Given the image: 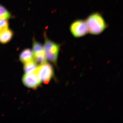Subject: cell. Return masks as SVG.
Returning a JSON list of instances; mask_svg holds the SVG:
<instances>
[{
    "instance_id": "obj_1",
    "label": "cell",
    "mask_w": 123,
    "mask_h": 123,
    "mask_svg": "<svg viewBox=\"0 0 123 123\" xmlns=\"http://www.w3.org/2000/svg\"><path fill=\"white\" fill-rule=\"evenodd\" d=\"M85 21L88 33L92 35L100 34L107 27V24L103 17L98 12L89 15Z\"/></svg>"
},
{
    "instance_id": "obj_2",
    "label": "cell",
    "mask_w": 123,
    "mask_h": 123,
    "mask_svg": "<svg viewBox=\"0 0 123 123\" xmlns=\"http://www.w3.org/2000/svg\"><path fill=\"white\" fill-rule=\"evenodd\" d=\"M44 37L45 41L43 47L46 58L50 62L56 64L60 49V44L49 39L46 34H44Z\"/></svg>"
},
{
    "instance_id": "obj_3",
    "label": "cell",
    "mask_w": 123,
    "mask_h": 123,
    "mask_svg": "<svg viewBox=\"0 0 123 123\" xmlns=\"http://www.w3.org/2000/svg\"><path fill=\"white\" fill-rule=\"evenodd\" d=\"M35 73L41 81L45 84L49 82L54 74L52 66L46 62L38 67Z\"/></svg>"
},
{
    "instance_id": "obj_4",
    "label": "cell",
    "mask_w": 123,
    "mask_h": 123,
    "mask_svg": "<svg viewBox=\"0 0 123 123\" xmlns=\"http://www.w3.org/2000/svg\"><path fill=\"white\" fill-rule=\"evenodd\" d=\"M70 29L72 34L76 38L82 37L88 33L85 21L81 19L74 21L71 24Z\"/></svg>"
},
{
    "instance_id": "obj_5",
    "label": "cell",
    "mask_w": 123,
    "mask_h": 123,
    "mask_svg": "<svg viewBox=\"0 0 123 123\" xmlns=\"http://www.w3.org/2000/svg\"><path fill=\"white\" fill-rule=\"evenodd\" d=\"M23 83L29 88H36L41 84V81L34 73H26L23 76Z\"/></svg>"
},
{
    "instance_id": "obj_6",
    "label": "cell",
    "mask_w": 123,
    "mask_h": 123,
    "mask_svg": "<svg viewBox=\"0 0 123 123\" xmlns=\"http://www.w3.org/2000/svg\"><path fill=\"white\" fill-rule=\"evenodd\" d=\"M13 35V31L9 28L0 32V43L3 44L7 43L11 40Z\"/></svg>"
},
{
    "instance_id": "obj_7",
    "label": "cell",
    "mask_w": 123,
    "mask_h": 123,
    "mask_svg": "<svg viewBox=\"0 0 123 123\" xmlns=\"http://www.w3.org/2000/svg\"><path fill=\"white\" fill-rule=\"evenodd\" d=\"M19 59L21 62L25 64L33 59V51L31 49H25L21 52L19 55Z\"/></svg>"
},
{
    "instance_id": "obj_8",
    "label": "cell",
    "mask_w": 123,
    "mask_h": 123,
    "mask_svg": "<svg viewBox=\"0 0 123 123\" xmlns=\"http://www.w3.org/2000/svg\"><path fill=\"white\" fill-rule=\"evenodd\" d=\"M24 64V70L26 73H34L38 67L36 62L33 59Z\"/></svg>"
},
{
    "instance_id": "obj_9",
    "label": "cell",
    "mask_w": 123,
    "mask_h": 123,
    "mask_svg": "<svg viewBox=\"0 0 123 123\" xmlns=\"http://www.w3.org/2000/svg\"><path fill=\"white\" fill-rule=\"evenodd\" d=\"M11 13L3 6L0 4V19H9L12 18Z\"/></svg>"
},
{
    "instance_id": "obj_10",
    "label": "cell",
    "mask_w": 123,
    "mask_h": 123,
    "mask_svg": "<svg viewBox=\"0 0 123 123\" xmlns=\"http://www.w3.org/2000/svg\"><path fill=\"white\" fill-rule=\"evenodd\" d=\"M43 50V46L42 44L36 41L35 38H33L32 46V51L33 53H36Z\"/></svg>"
},
{
    "instance_id": "obj_11",
    "label": "cell",
    "mask_w": 123,
    "mask_h": 123,
    "mask_svg": "<svg viewBox=\"0 0 123 123\" xmlns=\"http://www.w3.org/2000/svg\"><path fill=\"white\" fill-rule=\"evenodd\" d=\"M9 26L8 19H0V32L8 29Z\"/></svg>"
}]
</instances>
